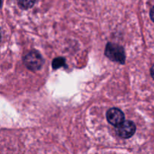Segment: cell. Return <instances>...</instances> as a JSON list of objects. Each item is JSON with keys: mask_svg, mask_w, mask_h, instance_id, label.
I'll use <instances>...</instances> for the list:
<instances>
[{"mask_svg": "<svg viewBox=\"0 0 154 154\" xmlns=\"http://www.w3.org/2000/svg\"><path fill=\"white\" fill-rule=\"evenodd\" d=\"M105 54L108 58L112 61L123 64L126 60V56L123 48L116 44L108 43L105 48Z\"/></svg>", "mask_w": 154, "mask_h": 154, "instance_id": "6da1fadb", "label": "cell"}, {"mask_svg": "<svg viewBox=\"0 0 154 154\" xmlns=\"http://www.w3.org/2000/svg\"><path fill=\"white\" fill-rule=\"evenodd\" d=\"M24 64L31 71H36L41 69L44 63L43 58L37 51H31L24 57Z\"/></svg>", "mask_w": 154, "mask_h": 154, "instance_id": "7a4b0ae2", "label": "cell"}, {"mask_svg": "<svg viewBox=\"0 0 154 154\" xmlns=\"http://www.w3.org/2000/svg\"><path fill=\"white\" fill-rule=\"evenodd\" d=\"M107 120L109 123L117 128L125 121V117L123 111L118 108H113L107 112Z\"/></svg>", "mask_w": 154, "mask_h": 154, "instance_id": "3957f363", "label": "cell"}, {"mask_svg": "<svg viewBox=\"0 0 154 154\" xmlns=\"http://www.w3.org/2000/svg\"><path fill=\"white\" fill-rule=\"evenodd\" d=\"M135 129L136 127L135 123L132 121L126 120L117 127V134L121 138H129L135 134Z\"/></svg>", "mask_w": 154, "mask_h": 154, "instance_id": "277c9868", "label": "cell"}, {"mask_svg": "<svg viewBox=\"0 0 154 154\" xmlns=\"http://www.w3.org/2000/svg\"><path fill=\"white\" fill-rule=\"evenodd\" d=\"M35 0H17L18 5L22 9H29L34 5Z\"/></svg>", "mask_w": 154, "mask_h": 154, "instance_id": "5b68a950", "label": "cell"}, {"mask_svg": "<svg viewBox=\"0 0 154 154\" xmlns=\"http://www.w3.org/2000/svg\"><path fill=\"white\" fill-rule=\"evenodd\" d=\"M65 63H66V61H65L64 59L62 58V57H58V58H56L53 60L52 66L54 69H57L64 66Z\"/></svg>", "mask_w": 154, "mask_h": 154, "instance_id": "8992f818", "label": "cell"}, {"mask_svg": "<svg viewBox=\"0 0 154 154\" xmlns=\"http://www.w3.org/2000/svg\"><path fill=\"white\" fill-rule=\"evenodd\" d=\"M150 18H151V20H153V22H154V6L152 8L151 11H150Z\"/></svg>", "mask_w": 154, "mask_h": 154, "instance_id": "52a82bcc", "label": "cell"}, {"mask_svg": "<svg viewBox=\"0 0 154 154\" xmlns=\"http://www.w3.org/2000/svg\"><path fill=\"white\" fill-rule=\"evenodd\" d=\"M150 74H151V76H152V78H153L154 79V65L153 66H152V68H151V70H150Z\"/></svg>", "mask_w": 154, "mask_h": 154, "instance_id": "ba28073f", "label": "cell"}, {"mask_svg": "<svg viewBox=\"0 0 154 154\" xmlns=\"http://www.w3.org/2000/svg\"><path fill=\"white\" fill-rule=\"evenodd\" d=\"M2 40V32H1V29H0V42H1Z\"/></svg>", "mask_w": 154, "mask_h": 154, "instance_id": "9c48e42d", "label": "cell"}]
</instances>
